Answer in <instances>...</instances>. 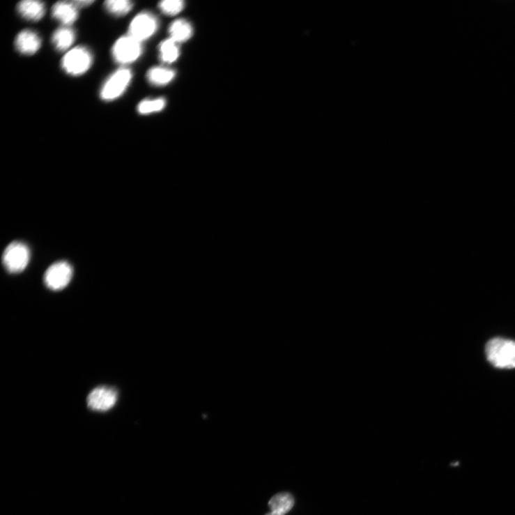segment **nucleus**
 Listing matches in <instances>:
<instances>
[{"mask_svg":"<svg viewBox=\"0 0 515 515\" xmlns=\"http://www.w3.org/2000/svg\"><path fill=\"white\" fill-rule=\"evenodd\" d=\"M41 39L38 35L29 30L20 32L15 40L17 49L23 55H34L41 47Z\"/></svg>","mask_w":515,"mask_h":515,"instance_id":"obj_9","label":"nucleus"},{"mask_svg":"<svg viewBox=\"0 0 515 515\" xmlns=\"http://www.w3.org/2000/svg\"><path fill=\"white\" fill-rule=\"evenodd\" d=\"M169 33L170 38L178 44L192 38L193 29L192 24L185 20H177L171 24Z\"/></svg>","mask_w":515,"mask_h":515,"instance_id":"obj_12","label":"nucleus"},{"mask_svg":"<svg viewBox=\"0 0 515 515\" xmlns=\"http://www.w3.org/2000/svg\"><path fill=\"white\" fill-rule=\"evenodd\" d=\"M159 8L165 15L174 16L183 10L184 3L181 0H165L160 3Z\"/></svg>","mask_w":515,"mask_h":515,"instance_id":"obj_19","label":"nucleus"},{"mask_svg":"<svg viewBox=\"0 0 515 515\" xmlns=\"http://www.w3.org/2000/svg\"><path fill=\"white\" fill-rule=\"evenodd\" d=\"M18 13L26 20L37 22L45 15V5L36 0H24L17 5Z\"/></svg>","mask_w":515,"mask_h":515,"instance_id":"obj_11","label":"nucleus"},{"mask_svg":"<svg viewBox=\"0 0 515 515\" xmlns=\"http://www.w3.org/2000/svg\"><path fill=\"white\" fill-rule=\"evenodd\" d=\"M160 59L166 63H173L179 57L178 43L171 38L166 40L160 45Z\"/></svg>","mask_w":515,"mask_h":515,"instance_id":"obj_16","label":"nucleus"},{"mask_svg":"<svg viewBox=\"0 0 515 515\" xmlns=\"http://www.w3.org/2000/svg\"><path fill=\"white\" fill-rule=\"evenodd\" d=\"M104 6L108 12L118 17L127 15L133 7L129 0H107Z\"/></svg>","mask_w":515,"mask_h":515,"instance_id":"obj_17","label":"nucleus"},{"mask_svg":"<svg viewBox=\"0 0 515 515\" xmlns=\"http://www.w3.org/2000/svg\"><path fill=\"white\" fill-rule=\"evenodd\" d=\"M31 258V252L28 246L22 242L15 241L5 250L3 255V263L10 274H18L28 266Z\"/></svg>","mask_w":515,"mask_h":515,"instance_id":"obj_2","label":"nucleus"},{"mask_svg":"<svg viewBox=\"0 0 515 515\" xmlns=\"http://www.w3.org/2000/svg\"><path fill=\"white\" fill-rule=\"evenodd\" d=\"M132 72L121 68L108 78L100 91V98L105 101H112L121 96L128 87Z\"/></svg>","mask_w":515,"mask_h":515,"instance_id":"obj_4","label":"nucleus"},{"mask_svg":"<svg viewBox=\"0 0 515 515\" xmlns=\"http://www.w3.org/2000/svg\"><path fill=\"white\" fill-rule=\"evenodd\" d=\"M118 400V394L114 389L105 387L93 390L88 397V406L96 412H106L114 408Z\"/></svg>","mask_w":515,"mask_h":515,"instance_id":"obj_8","label":"nucleus"},{"mask_svg":"<svg viewBox=\"0 0 515 515\" xmlns=\"http://www.w3.org/2000/svg\"><path fill=\"white\" fill-rule=\"evenodd\" d=\"M487 360L498 369L515 368V341L502 338H495L486 344Z\"/></svg>","mask_w":515,"mask_h":515,"instance_id":"obj_1","label":"nucleus"},{"mask_svg":"<svg viewBox=\"0 0 515 515\" xmlns=\"http://www.w3.org/2000/svg\"><path fill=\"white\" fill-rule=\"evenodd\" d=\"M270 510L285 515L294 505L293 497L288 493H279L270 500Z\"/></svg>","mask_w":515,"mask_h":515,"instance_id":"obj_15","label":"nucleus"},{"mask_svg":"<svg viewBox=\"0 0 515 515\" xmlns=\"http://www.w3.org/2000/svg\"><path fill=\"white\" fill-rule=\"evenodd\" d=\"M158 22L154 15L149 13H141L132 20L128 36L142 43L155 34Z\"/></svg>","mask_w":515,"mask_h":515,"instance_id":"obj_7","label":"nucleus"},{"mask_svg":"<svg viewBox=\"0 0 515 515\" xmlns=\"http://www.w3.org/2000/svg\"><path fill=\"white\" fill-rule=\"evenodd\" d=\"M75 34L68 26H63L53 33L52 42L60 52L68 50L74 43Z\"/></svg>","mask_w":515,"mask_h":515,"instance_id":"obj_14","label":"nucleus"},{"mask_svg":"<svg viewBox=\"0 0 515 515\" xmlns=\"http://www.w3.org/2000/svg\"><path fill=\"white\" fill-rule=\"evenodd\" d=\"M165 106L166 100L164 98L145 100L139 105L138 111L143 115L150 114L161 112Z\"/></svg>","mask_w":515,"mask_h":515,"instance_id":"obj_18","label":"nucleus"},{"mask_svg":"<svg viewBox=\"0 0 515 515\" xmlns=\"http://www.w3.org/2000/svg\"><path fill=\"white\" fill-rule=\"evenodd\" d=\"M52 15L56 20L68 26L77 20L78 10L72 2H59L53 6Z\"/></svg>","mask_w":515,"mask_h":515,"instance_id":"obj_10","label":"nucleus"},{"mask_svg":"<svg viewBox=\"0 0 515 515\" xmlns=\"http://www.w3.org/2000/svg\"><path fill=\"white\" fill-rule=\"evenodd\" d=\"M73 4L78 8H84L92 5L94 1L91 0H78V1H72Z\"/></svg>","mask_w":515,"mask_h":515,"instance_id":"obj_20","label":"nucleus"},{"mask_svg":"<svg viewBox=\"0 0 515 515\" xmlns=\"http://www.w3.org/2000/svg\"><path fill=\"white\" fill-rule=\"evenodd\" d=\"M142 52L141 43L129 36L118 39L112 49V55L115 61L122 65L137 61Z\"/></svg>","mask_w":515,"mask_h":515,"instance_id":"obj_5","label":"nucleus"},{"mask_svg":"<svg viewBox=\"0 0 515 515\" xmlns=\"http://www.w3.org/2000/svg\"><path fill=\"white\" fill-rule=\"evenodd\" d=\"M176 72L166 68L155 67L147 73L149 83L153 86H162L168 85L174 79Z\"/></svg>","mask_w":515,"mask_h":515,"instance_id":"obj_13","label":"nucleus"},{"mask_svg":"<svg viewBox=\"0 0 515 515\" xmlns=\"http://www.w3.org/2000/svg\"><path fill=\"white\" fill-rule=\"evenodd\" d=\"M265 515H282V514H279V513H277V512H272V511H270V512H269V513H267V514H265Z\"/></svg>","mask_w":515,"mask_h":515,"instance_id":"obj_21","label":"nucleus"},{"mask_svg":"<svg viewBox=\"0 0 515 515\" xmlns=\"http://www.w3.org/2000/svg\"><path fill=\"white\" fill-rule=\"evenodd\" d=\"M93 64L91 51L85 47H76L70 50L62 61L63 70L69 75L77 76L86 73Z\"/></svg>","mask_w":515,"mask_h":515,"instance_id":"obj_3","label":"nucleus"},{"mask_svg":"<svg viewBox=\"0 0 515 515\" xmlns=\"http://www.w3.org/2000/svg\"><path fill=\"white\" fill-rule=\"evenodd\" d=\"M73 275L71 265L66 261H60L50 266L44 277L47 288L52 291L65 289L70 282Z\"/></svg>","mask_w":515,"mask_h":515,"instance_id":"obj_6","label":"nucleus"}]
</instances>
